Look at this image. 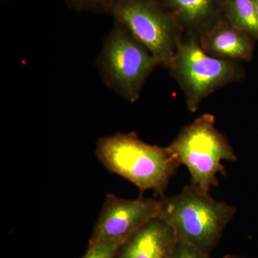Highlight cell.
Returning <instances> with one entry per match:
<instances>
[{
  "label": "cell",
  "instance_id": "6da1fadb",
  "mask_svg": "<svg viewBox=\"0 0 258 258\" xmlns=\"http://www.w3.org/2000/svg\"><path fill=\"white\" fill-rule=\"evenodd\" d=\"M96 157L107 170L128 180L141 192L165 196L168 185L181 165L169 148L146 143L135 132L98 139Z\"/></svg>",
  "mask_w": 258,
  "mask_h": 258
},
{
  "label": "cell",
  "instance_id": "7a4b0ae2",
  "mask_svg": "<svg viewBox=\"0 0 258 258\" xmlns=\"http://www.w3.org/2000/svg\"><path fill=\"white\" fill-rule=\"evenodd\" d=\"M158 217L168 224L177 237L211 254L233 220L235 207L217 201L192 184L179 193L159 198Z\"/></svg>",
  "mask_w": 258,
  "mask_h": 258
},
{
  "label": "cell",
  "instance_id": "3957f363",
  "mask_svg": "<svg viewBox=\"0 0 258 258\" xmlns=\"http://www.w3.org/2000/svg\"><path fill=\"white\" fill-rule=\"evenodd\" d=\"M167 69L182 90L191 113L198 111L202 102L217 90L239 82L245 76L240 62L209 55L198 36L184 34Z\"/></svg>",
  "mask_w": 258,
  "mask_h": 258
},
{
  "label": "cell",
  "instance_id": "277c9868",
  "mask_svg": "<svg viewBox=\"0 0 258 258\" xmlns=\"http://www.w3.org/2000/svg\"><path fill=\"white\" fill-rule=\"evenodd\" d=\"M215 123L213 115H200L181 129L167 147L180 164L187 168L191 184L207 193L218 186V174L226 176L222 161L237 160L233 148Z\"/></svg>",
  "mask_w": 258,
  "mask_h": 258
},
{
  "label": "cell",
  "instance_id": "5b68a950",
  "mask_svg": "<svg viewBox=\"0 0 258 258\" xmlns=\"http://www.w3.org/2000/svg\"><path fill=\"white\" fill-rule=\"evenodd\" d=\"M158 66L157 59L116 21L96 60L105 84L130 103L138 101L144 83Z\"/></svg>",
  "mask_w": 258,
  "mask_h": 258
},
{
  "label": "cell",
  "instance_id": "8992f818",
  "mask_svg": "<svg viewBox=\"0 0 258 258\" xmlns=\"http://www.w3.org/2000/svg\"><path fill=\"white\" fill-rule=\"evenodd\" d=\"M111 15L167 69L183 32L159 0H119Z\"/></svg>",
  "mask_w": 258,
  "mask_h": 258
},
{
  "label": "cell",
  "instance_id": "52a82bcc",
  "mask_svg": "<svg viewBox=\"0 0 258 258\" xmlns=\"http://www.w3.org/2000/svg\"><path fill=\"white\" fill-rule=\"evenodd\" d=\"M159 200H127L108 194L93 228L89 243L103 240L125 242L147 222L159 215Z\"/></svg>",
  "mask_w": 258,
  "mask_h": 258
},
{
  "label": "cell",
  "instance_id": "ba28073f",
  "mask_svg": "<svg viewBox=\"0 0 258 258\" xmlns=\"http://www.w3.org/2000/svg\"><path fill=\"white\" fill-rule=\"evenodd\" d=\"M201 46L209 55L234 62H250L255 41L247 32L236 28L224 17L199 36Z\"/></svg>",
  "mask_w": 258,
  "mask_h": 258
},
{
  "label": "cell",
  "instance_id": "9c48e42d",
  "mask_svg": "<svg viewBox=\"0 0 258 258\" xmlns=\"http://www.w3.org/2000/svg\"><path fill=\"white\" fill-rule=\"evenodd\" d=\"M176 242L174 230L157 217L131 235L114 258H171Z\"/></svg>",
  "mask_w": 258,
  "mask_h": 258
},
{
  "label": "cell",
  "instance_id": "30bf717a",
  "mask_svg": "<svg viewBox=\"0 0 258 258\" xmlns=\"http://www.w3.org/2000/svg\"><path fill=\"white\" fill-rule=\"evenodd\" d=\"M184 35L200 36L223 15L224 0H159Z\"/></svg>",
  "mask_w": 258,
  "mask_h": 258
},
{
  "label": "cell",
  "instance_id": "8fae6325",
  "mask_svg": "<svg viewBox=\"0 0 258 258\" xmlns=\"http://www.w3.org/2000/svg\"><path fill=\"white\" fill-rule=\"evenodd\" d=\"M222 13L236 28L258 40V15L254 0H224Z\"/></svg>",
  "mask_w": 258,
  "mask_h": 258
},
{
  "label": "cell",
  "instance_id": "7c38bea8",
  "mask_svg": "<svg viewBox=\"0 0 258 258\" xmlns=\"http://www.w3.org/2000/svg\"><path fill=\"white\" fill-rule=\"evenodd\" d=\"M68 8L78 13L111 15L119 0H64Z\"/></svg>",
  "mask_w": 258,
  "mask_h": 258
},
{
  "label": "cell",
  "instance_id": "4fadbf2b",
  "mask_svg": "<svg viewBox=\"0 0 258 258\" xmlns=\"http://www.w3.org/2000/svg\"><path fill=\"white\" fill-rule=\"evenodd\" d=\"M123 242L118 240H103L89 243L87 251L82 258H114Z\"/></svg>",
  "mask_w": 258,
  "mask_h": 258
},
{
  "label": "cell",
  "instance_id": "5bb4252c",
  "mask_svg": "<svg viewBox=\"0 0 258 258\" xmlns=\"http://www.w3.org/2000/svg\"><path fill=\"white\" fill-rule=\"evenodd\" d=\"M171 258H212L210 254L206 253L196 246L178 240L174 247Z\"/></svg>",
  "mask_w": 258,
  "mask_h": 258
},
{
  "label": "cell",
  "instance_id": "9a60e30c",
  "mask_svg": "<svg viewBox=\"0 0 258 258\" xmlns=\"http://www.w3.org/2000/svg\"><path fill=\"white\" fill-rule=\"evenodd\" d=\"M223 258H247V257H244V256L232 255V254H231V255L225 256V257H224Z\"/></svg>",
  "mask_w": 258,
  "mask_h": 258
},
{
  "label": "cell",
  "instance_id": "2e32d148",
  "mask_svg": "<svg viewBox=\"0 0 258 258\" xmlns=\"http://www.w3.org/2000/svg\"><path fill=\"white\" fill-rule=\"evenodd\" d=\"M254 5H255L256 10L258 15V0H254Z\"/></svg>",
  "mask_w": 258,
  "mask_h": 258
}]
</instances>
